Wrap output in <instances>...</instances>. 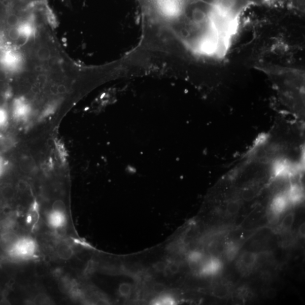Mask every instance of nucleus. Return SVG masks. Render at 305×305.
<instances>
[{"instance_id": "9", "label": "nucleus", "mask_w": 305, "mask_h": 305, "mask_svg": "<svg viewBox=\"0 0 305 305\" xmlns=\"http://www.w3.org/2000/svg\"><path fill=\"white\" fill-rule=\"evenodd\" d=\"M9 117L7 110L0 106V130L4 129L8 126Z\"/></svg>"}, {"instance_id": "2", "label": "nucleus", "mask_w": 305, "mask_h": 305, "mask_svg": "<svg viewBox=\"0 0 305 305\" xmlns=\"http://www.w3.org/2000/svg\"><path fill=\"white\" fill-rule=\"evenodd\" d=\"M31 107L26 99L21 97L14 100L12 107L11 116L15 121H26L31 116Z\"/></svg>"}, {"instance_id": "8", "label": "nucleus", "mask_w": 305, "mask_h": 305, "mask_svg": "<svg viewBox=\"0 0 305 305\" xmlns=\"http://www.w3.org/2000/svg\"><path fill=\"white\" fill-rule=\"evenodd\" d=\"M239 250L240 248L238 245L230 243L225 246L224 252L226 253V256L229 260H232L237 256Z\"/></svg>"}, {"instance_id": "5", "label": "nucleus", "mask_w": 305, "mask_h": 305, "mask_svg": "<svg viewBox=\"0 0 305 305\" xmlns=\"http://www.w3.org/2000/svg\"><path fill=\"white\" fill-rule=\"evenodd\" d=\"M222 267V263L217 258H210L204 262L200 269V273L205 276L216 274Z\"/></svg>"}, {"instance_id": "11", "label": "nucleus", "mask_w": 305, "mask_h": 305, "mask_svg": "<svg viewBox=\"0 0 305 305\" xmlns=\"http://www.w3.org/2000/svg\"><path fill=\"white\" fill-rule=\"evenodd\" d=\"M294 221V215L293 213H289L283 219L281 227L284 229L291 228Z\"/></svg>"}, {"instance_id": "7", "label": "nucleus", "mask_w": 305, "mask_h": 305, "mask_svg": "<svg viewBox=\"0 0 305 305\" xmlns=\"http://www.w3.org/2000/svg\"><path fill=\"white\" fill-rule=\"evenodd\" d=\"M229 288L226 284H219L213 289V294L214 297L219 299H223L228 296Z\"/></svg>"}, {"instance_id": "3", "label": "nucleus", "mask_w": 305, "mask_h": 305, "mask_svg": "<svg viewBox=\"0 0 305 305\" xmlns=\"http://www.w3.org/2000/svg\"><path fill=\"white\" fill-rule=\"evenodd\" d=\"M66 214L59 208L53 209L48 216V223L53 229H60L66 225Z\"/></svg>"}, {"instance_id": "6", "label": "nucleus", "mask_w": 305, "mask_h": 305, "mask_svg": "<svg viewBox=\"0 0 305 305\" xmlns=\"http://www.w3.org/2000/svg\"><path fill=\"white\" fill-rule=\"evenodd\" d=\"M258 258V254L256 253L246 252L241 256V262L243 266L246 268L253 267Z\"/></svg>"}, {"instance_id": "4", "label": "nucleus", "mask_w": 305, "mask_h": 305, "mask_svg": "<svg viewBox=\"0 0 305 305\" xmlns=\"http://www.w3.org/2000/svg\"><path fill=\"white\" fill-rule=\"evenodd\" d=\"M262 6L278 11H291L296 9L293 0H261Z\"/></svg>"}, {"instance_id": "13", "label": "nucleus", "mask_w": 305, "mask_h": 305, "mask_svg": "<svg viewBox=\"0 0 305 305\" xmlns=\"http://www.w3.org/2000/svg\"><path fill=\"white\" fill-rule=\"evenodd\" d=\"M202 254L199 252H193L189 254V258L190 262L193 263H197L201 261Z\"/></svg>"}, {"instance_id": "14", "label": "nucleus", "mask_w": 305, "mask_h": 305, "mask_svg": "<svg viewBox=\"0 0 305 305\" xmlns=\"http://www.w3.org/2000/svg\"><path fill=\"white\" fill-rule=\"evenodd\" d=\"M267 296L269 299H273L276 296L277 291L274 288L269 289L268 290L267 293Z\"/></svg>"}, {"instance_id": "10", "label": "nucleus", "mask_w": 305, "mask_h": 305, "mask_svg": "<svg viewBox=\"0 0 305 305\" xmlns=\"http://www.w3.org/2000/svg\"><path fill=\"white\" fill-rule=\"evenodd\" d=\"M155 304H174L176 303L174 298L168 295H162L154 300Z\"/></svg>"}, {"instance_id": "12", "label": "nucleus", "mask_w": 305, "mask_h": 305, "mask_svg": "<svg viewBox=\"0 0 305 305\" xmlns=\"http://www.w3.org/2000/svg\"><path fill=\"white\" fill-rule=\"evenodd\" d=\"M241 208L240 203L237 201H231L227 204L226 212L228 214L233 216L236 214Z\"/></svg>"}, {"instance_id": "15", "label": "nucleus", "mask_w": 305, "mask_h": 305, "mask_svg": "<svg viewBox=\"0 0 305 305\" xmlns=\"http://www.w3.org/2000/svg\"><path fill=\"white\" fill-rule=\"evenodd\" d=\"M304 232H305V224L304 223L301 224V226L299 227V234L302 238L304 237Z\"/></svg>"}, {"instance_id": "1", "label": "nucleus", "mask_w": 305, "mask_h": 305, "mask_svg": "<svg viewBox=\"0 0 305 305\" xmlns=\"http://www.w3.org/2000/svg\"><path fill=\"white\" fill-rule=\"evenodd\" d=\"M37 251V244L33 239L17 236L7 249L4 258L10 261H25L36 256Z\"/></svg>"}]
</instances>
